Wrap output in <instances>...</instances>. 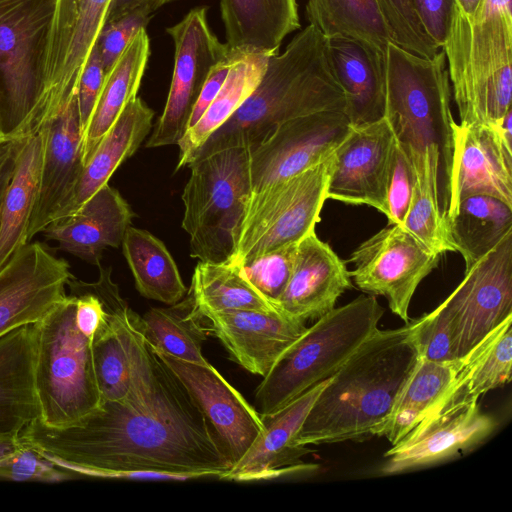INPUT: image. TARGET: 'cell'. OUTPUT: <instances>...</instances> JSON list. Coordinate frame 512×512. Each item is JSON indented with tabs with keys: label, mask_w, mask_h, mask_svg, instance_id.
<instances>
[{
	"label": "cell",
	"mask_w": 512,
	"mask_h": 512,
	"mask_svg": "<svg viewBox=\"0 0 512 512\" xmlns=\"http://www.w3.org/2000/svg\"><path fill=\"white\" fill-rule=\"evenodd\" d=\"M139 319L129 308L123 321L132 378L129 395L103 401L73 425L50 427L36 419L21 431V438L81 477L221 480L232 464L218 436L146 341Z\"/></svg>",
	"instance_id": "1"
},
{
	"label": "cell",
	"mask_w": 512,
	"mask_h": 512,
	"mask_svg": "<svg viewBox=\"0 0 512 512\" xmlns=\"http://www.w3.org/2000/svg\"><path fill=\"white\" fill-rule=\"evenodd\" d=\"M419 355L412 324L377 329L328 379L295 442L299 446L379 436Z\"/></svg>",
	"instance_id": "2"
},
{
	"label": "cell",
	"mask_w": 512,
	"mask_h": 512,
	"mask_svg": "<svg viewBox=\"0 0 512 512\" xmlns=\"http://www.w3.org/2000/svg\"><path fill=\"white\" fill-rule=\"evenodd\" d=\"M344 92L330 62L327 38L309 24L283 53L270 55L258 85L201 146L194 160L231 148L259 146L280 124L323 111H341Z\"/></svg>",
	"instance_id": "3"
},
{
	"label": "cell",
	"mask_w": 512,
	"mask_h": 512,
	"mask_svg": "<svg viewBox=\"0 0 512 512\" xmlns=\"http://www.w3.org/2000/svg\"><path fill=\"white\" fill-rule=\"evenodd\" d=\"M384 75V116L410 160L416 179L423 174L427 151L439 160L438 203L447 220L455 121L451 111L452 93L445 52L440 48L432 58H426L389 41L385 51Z\"/></svg>",
	"instance_id": "4"
},
{
	"label": "cell",
	"mask_w": 512,
	"mask_h": 512,
	"mask_svg": "<svg viewBox=\"0 0 512 512\" xmlns=\"http://www.w3.org/2000/svg\"><path fill=\"white\" fill-rule=\"evenodd\" d=\"M512 0H481L467 14L453 4L442 45L459 124L494 125L511 109Z\"/></svg>",
	"instance_id": "5"
},
{
	"label": "cell",
	"mask_w": 512,
	"mask_h": 512,
	"mask_svg": "<svg viewBox=\"0 0 512 512\" xmlns=\"http://www.w3.org/2000/svg\"><path fill=\"white\" fill-rule=\"evenodd\" d=\"M383 314L376 296L367 294L316 319L257 386L260 416L277 412L330 378L378 329Z\"/></svg>",
	"instance_id": "6"
},
{
	"label": "cell",
	"mask_w": 512,
	"mask_h": 512,
	"mask_svg": "<svg viewBox=\"0 0 512 512\" xmlns=\"http://www.w3.org/2000/svg\"><path fill=\"white\" fill-rule=\"evenodd\" d=\"M71 294L34 323V386L39 420L65 427L102 403L94 372L91 340L76 326Z\"/></svg>",
	"instance_id": "7"
},
{
	"label": "cell",
	"mask_w": 512,
	"mask_h": 512,
	"mask_svg": "<svg viewBox=\"0 0 512 512\" xmlns=\"http://www.w3.org/2000/svg\"><path fill=\"white\" fill-rule=\"evenodd\" d=\"M249 147H231L194 160L182 193V227L190 255L201 262L232 259L252 194Z\"/></svg>",
	"instance_id": "8"
},
{
	"label": "cell",
	"mask_w": 512,
	"mask_h": 512,
	"mask_svg": "<svg viewBox=\"0 0 512 512\" xmlns=\"http://www.w3.org/2000/svg\"><path fill=\"white\" fill-rule=\"evenodd\" d=\"M334 153L310 168L252 192L231 262L239 265L296 244L315 230L327 197Z\"/></svg>",
	"instance_id": "9"
},
{
	"label": "cell",
	"mask_w": 512,
	"mask_h": 512,
	"mask_svg": "<svg viewBox=\"0 0 512 512\" xmlns=\"http://www.w3.org/2000/svg\"><path fill=\"white\" fill-rule=\"evenodd\" d=\"M112 0H56L43 87L25 119L9 130L13 139L38 133L76 96L78 82Z\"/></svg>",
	"instance_id": "10"
},
{
	"label": "cell",
	"mask_w": 512,
	"mask_h": 512,
	"mask_svg": "<svg viewBox=\"0 0 512 512\" xmlns=\"http://www.w3.org/2000/svg\"><path fill=\"white\" fill-rule=\"evenodd\" d=\"M55 2L0 0V106L9 130L41 93Z\"/></svg>",
	"instance_id": "11"
},
{
	"label": "cell",
	"mask_w": 512,
	"mask_h": 512,
	"mask_svg": "<svg viewBox=\"0 0 512 512\" xmlns=\"http://www.w3.org/2000/svg\"><path fill=\"white\" fill-rule=\"evenodd\" d=\"M434 311L450 330L456 359L512 318V230L469 268Z\"/></svg>",
	"instance_id": "12"
},
{
	"label": "cell",
	"mask_w": 512,
	"mask_h": 512,
	"mask_svg": "<svg viewBox=\"0 0 512 512\" xmlns=\"http://www.w3.org/2000/svg\"><path fill=\"white\" fill-rule=\"evenodd\" d=\"M207 11V6L194 7L166 29L174 43V69L163 112L146 142L148 148L178 144L211 69L235 56L211 30Z\"/></svg>",
	"instance_id": "13"
},
{
	"label": "cell",
	"mask_w": 512,
	"mask_h": 512,
	"mask_svg": "<svg viewBox=\"0 0 512 512\" xmlns=\"http://www.w3.org/2000/svg\"><path fill=\"white\" fill-rule=\"evenodd\" d=\"M440 256L400 225L388 224L351 253L354 270L349 274L361 291L385 297L390 310L407 323L412 297Z\"/></svg>",
	"instance_id": "14"
},
{
	"label": "cell",
	"mask_w": 512,
	"mask_h": 512,
	"mask_svg": "<svg viewBox=\"0 0 512 512\" xmlns=\"http://www.w3.org/2000/svg\"><path fill=\"white\" fill-rule=\"evenodd\" d=\"M351 125L341 111H323L280 124L251 151L252 192L288 179L332 155Z\"/></svg>",
	"instance_id": "15"
},
{
	"label": "cell",
	"mask_w": 512,
	"mask_h": 512,
	"mask_svg": "<svg viewBox=\"0 0 512 512\" xmlns=\"http://www.w3.org/2000/svg\"><path fill=\"white\" fill-rule=\"evenodd\" d=\"M68 262L39 242L19 248L0 268V337L41 320L66 296Z\"/></svg>",
	"instance_id": "16"
},
{
	"label": "cell",
	"mask_w": 512,
	"mask_h": 512,
	"mask_svg": "<svg viewBox=\"0 0 512 512\" xmlns=\"http://www.w3.org/2000/svg\"><path fill=\"white\" fill-rule=\"evenodd\" d=\"M394 143L395 135L385 116L351 126L334 152L328 199L370 206L385 215Z\"/></svg>",
	"instance_id": "17"
},
{
	"label": "cell",
	"mask_w": 512,
	"mask_h": 512,
	"mask_svg": "<svg viewBox=\"0 0 512 512\" xmlns=\"http://www.w3.org/2000/svg\"><path fill=\"white\" fill-rule=\"evenodd\" d=\"M155 352L200 406L231 464H235L264 429L258 411L209 362L199 364Z\"/></svg>",
	"instance_id": "18"
},
{
	"label": "cell",
	"mask_w": 512,
	"mask_h": 512,
	"mask_svg": "<svg viewBox=\"0 0 512 512\" xmlns=\"http://www.w3.org/2000/svg\"><path fill=\"white\" fill-rule=\"evenodd\" d=\"M478 399L444 406L424 418L393 445L383 473L395 474L447 459L481 442L496 427Z\"/></svg>",
	"instance_id": "19"
},
{
	"label": "cell",
	"mask_w": 512,
	"mask_h": 512,
	"mask_svg": "<svg viewBox=\"0 0 512 512\" xmlns=\"http://www.w3.org/2000/svg\"><path fill=\"white\" fill-rule=\"evenodd\" d=\"M474 195L491 196L512 207V149L492 125L455 122L447 221L461 200Z\"/></svg>",
	"instance_id": "20"
},
{
	"label": "cell",
	"mask_w": 512,
	"mask_h": 512,
	"mask_svg": "<svg viewBox=\"0 0 512 512\" xmlns=\"http://www.w3.org/2000/svg\"><path fill=\"white\" fill-rule=\"evenodd\" d=\"M205 317L229 358L262 377L307 329L305 321L279 308L217 312Z\"/></svg>",
	"instance_id": "21"
},
{
	"label": "cell",
	"mask_w": 512,
	"mask_h": 512,
	"mask_svg": "<svg viewBox=\"0 0 512 512\" xmlns=\"http://www.w3.org/2000/svg\"><path fill=\"white\" fill-rule=\"evenodd\" d=\"M328 379L307 390L277 412L261 416L264 424L263 431L221 480H268L286 474L317 469L318 466L314 464H305L300 461V458L309 450L307 446L297 445L295 439L312 404Z\"/></svg>",
	"instance_id": "22"
},
{
	"label": "cell",
	"mask_w": 512,
	"mask_h": 512,
	"mask_svg": "<svg viewBox=\"0 0 512 512\" xmlns=\"http://www.w3.org/2000/svg\"><path fill=\"white\" fill-rule=\"evenodd\" d=\"M352 287L345 262L313 230L297 243L292 273L276 306L303 321L318 319Z\"/></svg>",
	"instance_id": "23"
},
{
	"label": "cell",
	"mask_w": 512,
	"mask_h": 512,
	"mask_svg": "<svg viewBox=\"0 0 512 512\" xmlns=\"http://www.w3.org/2000/svg\"><path fill=\"white\" fill-rule=\"evenodd\" d=\"M46 142L27 242L46 228L71 194L83 168L76 96L46 127Z\"/></svg>",
	"instance_id": "24"
},
{
	"label": "cell",
	"mask_w": 512,
	"mask_h": 512,
	"mask_svg": "<svg viewBox=\"0 0 512 512\" xmlns=\"http://www.w3.org/2000/svg\"><path fill=\"white\" fill-rule=\"evenodd\" d=\"M133 216L119 191L105 184L78 210L52 221L42 233L58 242L61 250L99 266L104 249L122 244Z\"/></svg>",
	"instance_id": "25"
},
{
	"label": "cell",
	"mask_w": 512,
	"mask_h": 512,
	"mask_svg": "<svg viewBox=\"0 0 512 512\" xmlns=\"http://www.w3.org/2000/svg\"><path fill=\"white\" fill-rule=\"evenodd\" d=\"M153 117L154 111L140 97L129 102L83 166L75 187L52 221L74 213L108 184L116 169L136 152L146 138Z\"/></svg>",
	"instance_id": "26"
},
{
	"label": "cell",
	"mask_w": 512,
	"mask_h": 512,
	"mask_svg": "<svg viewBox=\"0 0 512 512\" xmlns=\"http://www.w3.org/2000/svg\"><path fill=\"white\" fill-rule=\"evenodd\" d=\"M334 75L345 96L343 113L351 126L377 121L385 115V55L341 36L327 38Z\"/></svg>",
	"instance_id": "27"
},
{
	"label": "cell",
	"mask_w": 512,
	"mask_h": 512,
	"mask_svg": "<svg viewBox=\"0 0 512 512\" xmlns=\"http://www.w3.org/2000/svg\"><path fill=\"white\" fill-rule=\"evenodd\" d=\"M225 44L233 55H273L301 26L297 0H220Z\"/></svg>",
	"instance_id": "28"
},
{
	"label": "cell",
	"mask_w": 512,
	"mask_h": 512,
	"mask_svg": "<svg viewBox=\"0 0 512 512\" xmlns=\"http://www.w3.org/2000/svg\"><path fill=\"white\" fill-rule=\"evenodd\" d=\"M34 356L33 324L0 337V436L20 434L39 419Z\"/></svg>",
	"instance_id": "29"
},
{
	"label": "cell",
	"mask_w": 512,
	"mask_h": 512,
	"mask_svg": "<svg viewBox=\"0 0 512 512\" xmlns=\"http://www.w3.org/2000/svg\"><path fill=\"white\" fill-rule=\"evenodd\" d=\"M46 128L22 140L13 173L0 203V268L23 245L35 204L46 142Z\"/></svg>",
	"instance_id": "30"
},
{
	"label": "cell",
	"mask_w": 512,
	"mask_h": 512,
	"mask_svg": "<svg viewBox=\"0 0 512 512\" xmlns=\"http://www.w3.org/2000/svg\"><path fill=\"white\" fill-rule=\"evenodd\" d=\"M150 54L146 28L140 30L106 74L95 109L82 137L83 166L124 108L137 97Z\"/></svg>",
	"instance_id": "31"
},
{
	"label": "cell",
	"mask_w": 512,
	"mask_h": 512,
	"mask_svg": "<svg viewBox=\"0 0 512 512\" xmlns=\"http://www.w3.org/2000/svg\"><path fill=\"white\" fill-rule=\"evenodd\" d=\"M465 360L466 356L449 362L419 359L379 436L392 446L401 441L437 407Z\"/></svg>",
	"instance_id": "32"
},
{
	"label": "cell",
	"mask_w": 512,
	"mask_h": 512,
	"mask_svg": "<svg viewBox=\"0 0 512 512\" xmlns=\"http://www.w3.org/2000/svg\"><path fill=\"white\" fill-rule=\"evenodd\" d=\"M269 56L242 55L232 65L224 84L199 121L178 142L176 171L188 167L211 134L221 127L254 91L261 80Z\"/></svg>",
	"instance_id": "33"
},
{
	"label": "cell",
	"mask_w": 512,
	"mask_h": 512,
	"mask_svg": "<svg viewBox=\"0 0 512 512\" xmlns=\"http://www.w3.org/2000/svg\"><path fill=\"white\" fill-rule=\"evenodd\" d=\"M121 245L135 286L143 297L167 305L184 298L187 288L161 240L147 230L129 226Z\"/></svg>",
	"instance_id": "34"
},
{
	"label": "cell",
	"mask_w": 512,
	"mask_h": 512,
	"mask_svg": "<svg viewBox=\"0 0 512 512\" xmlns=\"http://www.w3.org/2000/svg\"><path fill=\"white\" fill-rule=\"evenodd\" d=\"M511 323L512 318H508L466 355L456 380L432 412L460 401L478 399L511 380Z\"/></svg>",
	"instance_id": "35"
},
{
	"label": "cell",
	"mask_w": 512,
	"mask_h": 512,
	"mask_svg": "<svg viewBox=\"0 0 512 512\" xmlns=\"http://www.w3.org/2000/svg\"><path fill=\"white\" fill-rule=\"evenodd\" d=\"M205 316L188 293L169 307L150 308L140 316L139 326L146 341L155 349L178 359L205 364L202 345L208 330Z\"/></svg>",
	"instance_id": "36"
},
{
	"label": "cell",
	"mask_w": 512,
	"mask_h": 512,
	"mask_svg": "<svg viewBox=\"0 0 512 512\" xmlns=\"http://www.w3.org/2000/svg\"><path fill=\"white\" fill-rule=\"evenodd\" d=\"M448 227L467 269L512 230V207L491 196H469L459 202Z\"/></svg>",
	"instance_id": "37"
},
{
	"label": "cell",
	"mask_w": 512,
	"mask_h": 512,
	"mask_svg": "<svg viewBox=\"0 0 512 512\" xmlns=\"http://www.w3.org/2000/svg\"><path fill=\"white\" fill-rule=\"evenodd\" d=\"M306 18L326 38H350L379 55L391 41L375 0H307Z\"/></svg>",
	"instance_id": "38"
},
{
	"label": "cell",
	"mask_w": 512,
	"mask_h": 512,
	"mask_svg": "<svg viewBox=\"0 0 512 512\" xmlns=\"http://www.w3.org/2000/svg\"><path fill=\"white\" fill-rule=\"evenodd\" d=\"M189 293L203 316L234 310L277 308L252 285L241 266L231 261H199Z\"/></svg>",
	"instance_id": "39"
},
{
	"label": "cell",
	"mask_w": 512,
	"mask_h": 512,
	"mask_svg": "<svg viewBox=\"0 0 512 512\" xmlns=\"http://www.w3.org/2000/svg\"><path fill=\"white\" fill-rule=\"evenodd\" d=\"M128 309L121 296L115 299L106 321L91 341L94 372L102 402L121 401L131 390L130 361L123 330Z\"/></svg>",
	"instance_id": "40"
},
{
	"label": "cell",
	"mask_w": 512,
	"mask_h": 512,
	"mask_svg": "<svg viewBox=\"0 0 512 512\" xmlns=\"http://www.w3.org/2000/svg\"><path fill=\"white\" fill-rule=\"evenodd\" d=\"M403 228L431 252H456L448 221L440 212L437 187L430 181L416 182Z\"/></svg>",
	"instance_id": "41"
},
{
	"label": "cell",
	"mask_w": 512,
	"mask_h": 512,
	"mask_svg": "<svg viewBox=\"0 0 512 512\" xmlns=\"http://www.w3.org/2000/svg\"><path fill=\"white\" fill-rule=\"evenodd\" d=\"M391 41L422 57L432 58L439 47L425 32L411 0H375Z\"/></svg>",
	"instance_id": "42"
},
{
	"label": "cell",
	"mask_w": 512,
	"mask_h": 512,
	"mask_svg": "<svg viewBox=\"0 0 512 512\" xmlns=\"http://www.w3.org/2000/svg\"><path fill=\"white\" fill-rule=\"evenodd\" d=\"M79 477L26 442L18 451L0 458V480L58 483Z\"/></svg>",
	"instance_id": "43"
},
{
	"label": "cell",
	"mask_w": 512,
	"mask_h": 512,
	"mask_svg": "<svg viewBox=\"0 0 512 512\" xmlns=\"http://www.w3.org/2000/svg\"><path fill=\"white\" fill-rule=\"evenodd\" d=\"M296 248L297 243L286 245L240 265L252 285L275 306L291 276Z\"/></svg>",
	"instance_id": "44"
},
{
	"label": "cell",
	"mask_w": 512,
	"mask_h": 512,
	"mask_svg": "<svg viewBox=\"0 0 512 512\" xmlns=\"http://www.w3.org/2000/svg\"><path fill=\"white\" fill-rule=\"evenodd\" d=\"M152 13L148 7L140 6L103 25L95 45L105 74L112 69L136 34L146 28Z\"/></svg>",
	"instance_id": "45"
},
{
	"label": "cell",
	"mask_w": 512,
	"mask_h": 512,
	"mask_svg": "<svg viewBox=\"0 0 512 512\" xmlns=\"http://www.w3.org/2000/svg\"><path fill=\"white\" fill-rule=\"evenodd\" d=\"M415 183L414 168L395 138L386 194L385 216L388 218V224L403 227L411 205Z\"/></svg>",
	"instance_id": "46"
},
{
	"label": "cell",
	"mask_w": 512,
	"mask_h": 512,
	"mask_svg": "<svg viewBox=\"0 0 512 512\" xmlns=\"http://www.w3.org/2000/svg\"><path fill=\"white\" fill-rule=\"evenodd\" d=\"M105 76L98 48L94 45L81 73L76 92L82 137L95 109Z\"/></svg>",
	"instance_id": "47"
},
{
	"label": "cell",
	"mask_w": 512,
	"mask_h": 512,
	"mask_svg": "<svg viewBox=\"0 0 512 512\" xmlns=\"http://www.w3.org/2000/svg\"><path fill=\"white\" fill-rule=\"evenodd\" d=\"M429 38L441 48L451 20L454 0H411Z\"/></svg>",
	"instance_id": "48"
},
{
	"label": "cell",
	"mask_w": 512,
	"mask_h": 512,
	"mask_svg": "<svg viewBox=\"0 0 512 512\" xmlns=\"http://www.w3.org/2000/svg\"><path fill=\"white\" fill-rule=\"evenodd\" d=\"M239 56H231L218 64H216L210 71L201 91L193 107L190 120L188 123V129L194 126L202 115L205 113L211 102L214 100L225 79ZM187 129V130H188Z\"/></svg>",
	"instance_id": "49"
},
{
	"label": "cell",
	"mask_w": 512,
	"mask_h": 512,
	"mask_svg": "<svg viewBox=\"0 0 512 512\" xmlns=\"http://www.w3.org/2000/svg\"><path fill=\"white\" fill-rule=\"evenodd\" d=\"M172 1L174 0H112L108 10L106 22L115 20L116 18H119L120 16L140 6L148 7L152 12H155L163 5Z\"/></svg>",
	"instance_id": "50"
},
{
	"label": "cell",
	"mask_w": 512,
	"mask_h": 512,
	"mask_svg": "<svg viewBox=\"0 0 512 512\" xmlns=\"http://www.w3.org/2000/svg\"><path fill=\"white\" fill-rule=\"evenodd\" d=\"M22 140H10L0 144V180L14 166Z\"/></svg>",
	"instance_id": "51"
},
{
	"label": "cell",
	"mask_w": 512,
	"mask_h": 512,
	"mask_svg": "<svg viewBox=\"0 0 512 512\" xmlns=\"http://www.w3.org/2000/svg\"><path fill=\"white\" fill-rule=\"evenodd\" d=\"M25 445L20 434L0 436V458L10 455Z\"/></svg>",
	"instance_id": "52"
},
{
	"label": "cell",
	"mask_w": 512,
	"mask_h": 512,
	"mask_svg": "<svg viewBox=\"0 0 512 512\" xmlns=\"http://www.w3.org/2000/svg\"><path fill=\"white\" fill-rule=\"evenodd\" d=\"M480 2L481 0H454V3L467 14L473 13Z\"/></svg>",
	"instance_id": "53"
},
{
	"label": "cell",
	"mask_w": 512,
	"mask_h": 512,
	"mask_svg": "<svg viewBox=\"0 0 512 512\" xmlns=\"http://www.w3.org/2000/svg\"><path fill=\"white\" fill-rule=\"evenodd\" d=\"M10 140L8 132L5 130V118L0 106V144Z\"/></svg>",
	"instance_id": "54"
},
{
	"label": "cell",
	"mask_w": 512,
	"mask_h": 512,
	"mask_svg": "<svg viewBox=\"0 0 512 512\" xmlns=\"http://www.w3.org/2000/svg\"><path fill=\"white\" fill-rule=\"evenodd\" d=\"M13 169H14V166L0 180V203H1V200H2V196H3L4 190L6 188V185L9 182V179H10L12 173H13Z\"/></svg>",
	"instance_id": "55"
}]
</instances>
